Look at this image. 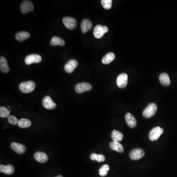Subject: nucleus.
Segmentation results:
<instances>
[{
  "label": "nucleus",
  "instance_id": "obj_1",
  "mask_svg": "<svg viewBox=\"0 0 177 177\" xmlns=\"http://www.w3.org/2000/svg\"><path fill=\"white\" fill-rule=\"evenodd\" d=\"M19 89L24 93H30L35 90L36 84L32 81H28L21 83L19 85Z\"/></svg>",
  "mask_w": 177,
  "mask_h": 177
},
{
  "label": "nucleus",
  "instance_id": "obj_2",
  "mask_svg": "<svg viewBox=\"0 0 177 177\" xmlns=\"http://www.w3.org/2000/svg\"><path fill=\"white\" fill-rule=\"evenodd\" d=\"M157 109V106L155 103H150L144 110L143 115L146 118H150L155 115Z\"/></svg>",
  "mask_w": 177,
  "mask_h": 177
},
{
  "label": "nucleus",
  "instance_id": "obj_3",
  "mask_svg": "<svg viewBox=\"0 0 177 177\" xmlns=\"http://www.w3.org/2000/svg\"><path fill=\"white\" fill-rule=\"evenodd\" d=\"M145 155V152L143 150L136 148L132 150L130 153V157L133 160H138L142 159Z\"/></svg>",
  "mask_w": 177,
  "mask_h": 177
},
{
  "label": "nucleus",
  "instance_id": "obj_4",
  "mask_svg": "<svg viewBox=\"0 0 177 177\" xmlns=\"http://www.w3.org/2000/svg\"><path fill=\"white\" fill-rule=\"evenodd\" d=\"M163 130L161 127H155L149 133V138L152 141H155L159 139L161 134L163 133Z\"/></svg>",
  "mask_w": 177,
  "mask_h": 177
},
{
  "label": "nucleus",
  "instance_id": "obj_5",
  "mask_svg": "<svg viewBox=\"0 0 177 177\" xmlns=\"http://www.w3.org/2000/svg\"><path fill=\"white\" fill-rule=\"evenodd\" d=\"M20 8L22 13L26 14L33 11L34 8V4L30 1H24L21 3Z\"/></svg>",
  "mask_w": 177,
  "mask_h": 177
},
{
  "label": "nucleus",
  "instance_id": "obj_6",
  "mask_svg": "<svg viewBox=\"0 0 177 177\" xmlns=\"http://www.w3.org/2000/svg\"><path fill=\"white\" fill-rule=\"evenodd\" d=\"M91 85L86 82H82L77 84L75 86V89L79 94L83 93L84 91H89L91 89Z\"/></svg>",
  "mask_w": 177,
  "mask_h": 177
},
{
  "label": "nucleus",
  "instance_id": "obj_7",
  "mask_svg": "<svg viewBox=\"0 0 177 177\" xmlns=\"http://www.w3.org/2000/svg\"><path fill=\"white\" fill-rule=\"evenodd\" d=\"M42 60L41 56L38 54H31L27 56L25 59V62L27 65H30L33 63H40Z\"/></svg>",
  "mask_w": 177,
  "mask_h": 177
},
{
  "label": "nucleus",
  "instance_id": "obj_8",
  "mask_svg": "<svg viewBox=\"0 0 177 177\" xmlns=\"http://www.w3.org/2000/svg\"><path fill=\"white\" fill-rule=\"evenodd\" d=\"M63 22L64 25L70 30L74 29L76 27L77 21L75 19L71 17H65L63 19Z\"/></svg>",
  "mask_w": 177,
  "mask_h": 177
},
{
  "label": "nucleus",
  "instance_id": "obj_9",
  "mask_svg": "<svg viewBox=\"0 0 177 177\" xmlns=\"http://www.w3.org/2000/svg\"><path fill=\"white\" fill-rule=\"evenodd\" d=\"M43 107L46 109H54L56 107V104L54 102L50 96H45L42 101Z\"/></svg>",
  "mask_w": 177,
  "mask_h": 177
},
{
  "label": "nucleus",
  "instance_id": "obj_10",
  "mask_svg": "<svg viewBox=\"0 0 177 177\" xmlns=\"http://www.w3.org/2000/svg\"><path fill=\"white\" fill-rule=\"evenodd\" d=\"M128 80V76L125 73H122L118 76L116 80L117 85L120 88L126 87Z\"/></svg>",
  "mask_w": 177,
  "mask_h": 177
},
{
  "label": "nucleus",
  "instance_id": "obj_11",
  "mask_svg": "<svg viewBox=\"0 0 177 177\" xmlns=\"http://www.w3.org/2000/svg\"><path fill=\"white\" fill-rule=\"evenodd\" d=\"M77 66V61L74 59H71L68 61L66 64L65 65L64 68H65V71L67 73H71L74 71Z\"/></svg>",
  "mask_w": 177,
  "mask_h": 177
},
{
  "label": "nucleus",
  "instance_id": "obj_12",
  "mask_svg": "<svg viewBox=\"0 0 177 177\" xmlns=\"http://www.w3.org/2000/svg\"><path fill=\"white\" fill-rule=\"evenodd\" d=\"M11 147L14 152L19 154H24L26 150L25 146L21 144L17 143H12Z\"/></svg>",
  "mask_w": 177,
  "mask_h": 177
},
{
  "label": "nucleus",
  "instance_id": "obj_13",
  "mask_svg": "<svg viewBox=\"0 0 177 177\" xmlns=\"http://www.w3.org/2000/svg\"><path fill=\"white\" fill-rule=\"evenodd\" d=\"M93 27V24L89 19H84L81 22V28L82 32L85 34L90 30Z\"/></svg>",
  "mask_w": 177,
  "mask_h": 177
},
{
  "label": "nucleus",
  "instance_id": "obj_14",
  "mask_svg": "<svg viewBox=\"0 0 177 177\" xmlns=\"http://www.w3.org/2000/svg\"><path fill=\"white\" fill-rule=\"evenodd\" d=\"M125 121L128 126L131 128H134L137 125V121L135 118L131 114L128 113L125 115Z\"/></svg>",
  "mask_w": 177,
  "mask_h": 177
},
{
  "label": "nucleus",
  "instance_id": "obj_15",
  "mask_svg": "<svg viewBox=\"0 0 177 177\" xmlns=\"http://www.w3.org/2000/svg\"><path fill=\"white\" fill-rule=\"evenodd\" d=\"M34 157L37 161L41 163L46 162L48 160L47 155L43 152H36L34 155Z\"/></svg>",
  "mask_w": 177,
  "mask_h": 177
},
{
  "label": "nucleus",
  "instance_id": "obj_16",
  "mask_svg": "<svg viewBox=\"0 0 177 177\" xmlns=\"http://www.w3.org/2000/svg\"><path fill=\"white\" fill-rule=\"evenodd\" d=\"M109 146L110 148L113 150H115L118 153H122L124 152V149L123 145L120 144L119 142L114 141L111 142L109 144Z\"/></svg>",
  "mask_w": 177,
  "mask_h": 177
},
{
  "label": "nucleus",
  "instance_id": "obj_17",
  "mask_svg": "<svg viewBox=\"0 0 177 177\" xmlns=\"http://www.w3.org/2000/svg\"><path fill=\"white\" fill-rule=\"evenodd\" d=\"M14 167L12 165H0V172L1 173L7 174V175H12L14 172Z\"/></svg>",
  "mask_w": 177,
  "mask_h": 177
},
{
  "label": "nucleus",
  "instance_id": "obj_18",
  "mask_svg": "<svg viewBox=\"0 0 177 177\" xmlns=\"http://www.w3.org/2000/svg\"><path fill=\"white\" fill-rule=\"evenodd\" d=\"M0 70L4 73H7L9 71V68L7 64V59L4 57L0 58Z\"/></svg>",
  "mask_w": 177,
  "mask_h": 177
},
{
  "label": "nucleus",
  "instance_id": "obj_19",
  "mask_svg": "<svg viewBox=\"0 0 177 177\" xmlns=\"http://www.w3.org/2000/svg\"><path fill=\"white\" fill-rule=\"evenodd\" d=\"M94 36L96 38H101L104 35V31H103V26L100 25H96L94 28Z\"/></svg>",
  "mask_w": 177,
  "mask_h": 177
},
{
  "label": "nucleus",
  "instance_id": "obj_20",
  "mask_svg": "<svg viewBox=\"0 0 177 177\" xmlns=\"http://www.w3.org/2000/svg\"><path fill=\"white\" fill-rule=\"evenodd\" d=\"M160 82L161 83V84L163 86H168L170 84L171 81H170V78L169 75L166 73H161L159 77Z\"/></svg>",
  "mask_w": 177,
  "mask_h": 177
},
{
  "label": "nucleus",
  "instance_id": "obj_21",
  "mask_svg": "<svg viewBox=\"0 0 177 177\" xmlns=\"http://www.w3.org/2000/svg\"><path fill=\"white\" fill-rule=\"evenodd\" d=\"M30 37V34L26 32H20L15 36V38L19 42H23L28 39Z\"/></svg>",
  "mask_w": 177,
  "mask_h": 177
},
{
  "label": "nucleus",
  "instance_id": "obj_22",
  "mask_svg": "<svg viewBox=\"0 0 177 177\" xmlns=\"http://www.w3.org/2000/svg\"><path fill=\"white\" fill-rule=\"evenodd\" d=\"M115 58V55L112 52H110L104 56L102 59V62L105 65L110 64Z\"/></svg>",
  "mask_w": 177,
  "mask_h": 177
},
{
  "label": "nucleus",
  "instance_id": "obj_23",
  "mask_svg": "<svg viewBox=\"0 0 177 177\" xmlns=\"http://www.w3.org/2000/svg\"><path fill=\"white\" fill-rule=\"evenodd\" d=\"M50 43L52 46H56V45L64 46L65 44V42L63 39H61L59 37L54 36L53 37H52Z\"/></svg>",
  "mask_w": 177,
  "mask_h": 177
},
{
  "label": "nucleus",
  "instance_id": "obj_24",
  "mask_svg": "<svg viewBox=\"0 0 177 177\" xmlns=\"http://www.w3.org/2000/svg\"><path fill=\"white\" fill-rule=\"evenodd\" d=\"M124 135L121 132L116 130H114L111 134V138L113 139L114 141L119 142L123 140Z\"/></svg>",
  "mask_w": 177,
  "mask_h": 177
},
{
  "label": "nucleus",
  "instance_id": "obj_25",
  "mask_svg": "<svg viewBox=\"0 0 177 177\" xmlns=\"http://www.w3.org/2000/svg\"><path fill=\"white\" fill-rule=\"evenodd\" d=\"M31 120L26 119H21L19 120L18 123V126L22 129L30 127L31 125Z\"/></svg>",
  "mask_w": 177,
  "mask_h": 177
},
{
  "label": "nucleus",
  "instance_id": "obj_26",
  "mask_svg": "<svg viewBox=\"0 0 177 177\" xmlns=\"http://www.w3.org/2000/svg\"><path fill=\"white\" fill-rule=\"evenodd\" d=\"M91 159L93 161H97L98 162H103L106 160V157L102 155L99 154H92L90 156Z\"/></svg>",
  "mask_w": 177,
  "mask_h": 177
},
{
  "label": "nucleus",
  "instance_id": "obj_27",
  "mask_svg": "<svg viewBox=\"0 0 177 177\" xmlns=\"http://www.w3.org/2000/svg\"><path fill=\"white\" fill-rule=\"evenodd\" d=\"M110 170V167L108 165H103L101 167L99 170V174L101 177L106 176L108 172Z\"/></svg>",
  "mask_w": 177,
  "mask_h": 177
},
{
  "label": "nucleus",
  "instance_id": "obj_28",
  "mask_svg": "<svg viewBox=\"0 0 177 177\" xmlns=\"http://www.w3.org/2000/svg\"><path fill=\"white\" fill-rule=\"evenodd\" d=\"M10 112L8 109L5 107H0V116L2 118H7L9 117Z\"/></svg>",
  "mask_w": 177,
  "mask_h": 177
},
{
  "label": "nucleus",
  "instance_id": "obj_29",
  "mask_svg": "<svg viewBox=\"0 0 177 177\" xmlns=\"http://www.w3.org/2000/svg\"><path fill=\"white\" fill-rule=\"evenodd\" d=\"M101 2L103 8L106 9H110L112 7V0H102Z\"/></svg>",
  "mask_w": 177,
  "mask_h": 177
},
{
  "label": "nucleus",
  "instance_id": "obj_30",
  "mask_svg": "<svg viewBox=\"0 0 177 177\" xmlns=\"http://www.w3.org/2000/svg\"><path fill=\"white\" fill-rule=\"evenodd\" d=\"M8 121L11 125H15L18 124L19 120H18L17 119L15 116H10L8 117Z\"/></svg>",
  "mask_w": 177,
  "mask_h": 177
},
{
  "label": "nucleus",
  "instance_id": "obj_31",
  "mask_svg": "<svg viewBox=\"0 0 177 177\" xmlns=\"http://www.w3.org/2000/svg\"><path fill=\"white\" fill-rule=\"evenodd\" d=\"M103 29L104 34H106V33L108 32V28L106 26H103Z\"/></svg>",
  "mask_w": 177,
  "mask_h": 177
},
{
  "label": "nucleus",
  "instance_id": "obj_32",
  "mask_svg": "<svg viewBox=\"0 0 177 177\" xmlns=\"http://www.w3.org/2000/svg\"><path fill=\"white\" fill-rule=\"evenodd\" d=\"M56 177H63V176H61V175H59V176H57Z\"/></svg>",
  "mask_w": 177,
  "mask_h": 177
}]
</instances>
